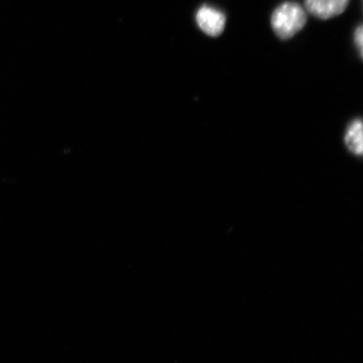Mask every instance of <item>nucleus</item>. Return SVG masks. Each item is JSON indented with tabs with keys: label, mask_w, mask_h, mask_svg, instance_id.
<instances>
[{
	"label": "nucleus",
	"mask_w": 363,
	"mask_h": 363,
	"mask_svg": "<svg viewBox=\"0 0 363 363\" xmlns=\"http://www.w3.org/2000/svg\"><path fill=\"white\" fill-rule=\"evenodd\" d=\"M306 21V12L298 4L285 2L272 13L271 24L279 38L287 40L301 30Z\"/></svg>",
	"instance_id": "obj_1"
},
{
	"label": "nucleus",
	"mask_w": 363,
	"mask_h": 363,
	"mask_svg": "<svg viewBox=\"0 0 363 363\" xmlns=\"http://www.w3.org/2000/svg\"><path fill=\"white\" fill-rule=\"evenodd\" d=\"M225 16L223 13L207 6H203L197 12L196 21L204 33L216 38L223 33L225 26Z\"/></svg>",
	"instance_id": "obj_2"
},
{
	"label": "nucleus",
	"mask_w": 363,
	"mask_h": 363,
	"mask_svg": "<svg viewBox=\"0 0 363 363\" xmlns=\"http://www.w3.org/2000/svg\"><path fill=\"white\" fill-rule=\"evenodd\" d=\"M350 0H305L306 11L320 20L337 16L346 10Z\"/></svg>",
	"instance_id": "obj_3"
},
{
	"label": "nucleus",
	"mask_w": 363,
	"mask_h": 363,
	"mask_svg": "<svg viewBox=\"0 0 363 363\" xmlns=\"http://www.w3.org/2000/svg\"><path fill=\"white\" fill-rule=\"evenodd\" d=\"M345 143L350 151L361 156L363 152L362 123L360 120L353 121L348 127Z\"/></svg>",
	"instance_id": "obj_4"
},
{
	"label": "nucleus",
	"mask_w": 363,
	"mask_h": 363,
	"mask_svg": "<svg viewBox=\"0 0 363 363\" xmlns=\"http://www.w3.org/2000/svg\"><path fill=\"white\" fill-rule=\"evenodd\" d=\"M354 40L358 50H359L360 55L362 57V45H363V28L362 26H358L355 35H354Z\"/></svg>",
	"instance_id": "obj_5"
}]
</instances>
